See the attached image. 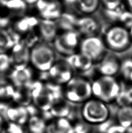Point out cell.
Masks as SVG:
<instances>
[{
  "label": "cell",
  "instance_id": "cell-1",
  "mask_svg": "<svg viewBox=\"0 0 132 133\" xmlns=\"http://www.w3.org/2000/svg\"><path fill=\"white\" fill-rule=\"evenodd\" d=\"M121 89L115 77L100 75L91 82L92 96L107 104L116 101Z\"/></svg>",
  "mask_w": 132,
  "mask_h": 133
},
{
  "label": "cell",
  "instance_id": "cell-2",
  "mask_svg": "<svg viewBox=\"0 0 132 133\" xmlns=\"http://www.w3.org/2000/svg\"><path fill=\"white\" fill-rule=\"evenodd\" d=\"M62 95L70 103L83 104L93 97L91 82L85 77L74 75L63 86Z\"/></svg>",
  "mask_w": 132,
  "mask_h": 133
},
{
  "label": "cell",
  "instance_id": "cell-3",
  "mask_svg": "<svg viewBox=\"0 0 132 133\" xmlns=\"http://www.w3.org/2000/svg\"><path fill=\"white\" fill-rule=\"evenodd\" d=\"M102 37L107 50L114 53L126 51L132 44L129 29L118 23L108 27Z\"/></svg>",
  "mask_w": 132,
  "mask_h": 133
},
{
  "label": "cell",
  "instance_id": "cell-4",
  "mask_svg": "<svg viewBox=\"0 0 132 133\" xmlns=\"http://www.w3.org/2000/svg\"><path fill=\"white\" fill-rule=\"evenodd\" d=\"M56 51L46 42H38L30 49V64L40 72H47L56 61Z\"/></svg>",
  "mask_w": 132,
  "mask_h": 133
},
{
  "label": "cell",
  "instance_id": "cell-5",
  "mask_svg": "<svg viewBox=\"0 0 132 133\" xmlns=\"http://www.w3.org/2000/svg\"><path fill=\"white\" fill-rule=\"evenodd\" d=\"M82 120L91 125H100L109 119L108 104L92 97L82 104L80 109Z\"/></svg>",
  "mask_w": 132,
  "mask_h": 133
},
{
  "label": "cell",
  "instance_id": "cell-6",
  "mask_svg": "<svg viewBox=\"0 0 132 133\" xmlns=\"http://www.w3.org/2000/svg\"><path fill=\"white\" fill-rule=\"evenodd\" d=\"M82 36L76 30H60L53 42L56 52L65 57L79 51Z\"/></svg>",
  "mask_w": 132,
  "mask_h": 133
},
{
  "label": "cell",
  "instance_id": "cell-7",
  "mask_svg": "<svg viewBox=\"0 0 132 133\" xmlns=\"http://www.w3.org/2000/svg\"><path fill=\"white\" fill-rule=\"evenodd\" d=\"M79 51L96 64L107 53V49L102 37L97 35L82 37Z\"/></svg>",
  "mask_w": 132,
  "mask_h": 133
},
{
  "label": "cell",
  "instance_id": "cell-8",
  "mask_svg": "<svg viewBox=\"0 0 132 133\" xmlns=\"http://www.w3.org/2000/svg\"><path fill=\"white\" fill-rule=\"evenodd\" d=\"M74 70L65 60L56 61L48 72L50 82L64 86L74 77Z\"/></svg>",
  "mask_w": 132,
  "mask_h": 133
},
{
  "label": "cell",
  "instance_id": "cell-9",
  "mask_svg": "<svg viewBox=\"0 0 132 133\" xmlns=\"http://www.w3.org/2000/svg\"><path fill=\"white\" fill-rule=\"evenodd\" d=\"M36 4L42 19L56 21L63 12L60 0H39Z\"/></svg>",
  "mask_w": 132,
  "mask_h": 133
},
{
  "label": "cell",
  "instance_id": "cell-10",
  "mask_svg": "<svg viewBox=\"0 0 132 133\" xmlns=\"http://www.w3.org/2000/svg\"><path fill=\"white\" fill-rule=\"evenodd\" d=\"M29 46L23 42H18L10 50V56L12 68H22L30 64Z\"/></svg>",
  "mask_w": 132,
  "mask_h": 133
},
{
  "label": "cell",
  "instance_id": "cell-11",
  "mask_svg": "<svg viewBox=\"0 0 132 133\" xmlns=\"http://www.w3.org/2000/svg\"><path fill=\"white\" fill-rule=\"evenodd\" d=\"M100 29V22L92 15H82L77 17L75 30L82 37L97 35Z\"/></svg>",
  "mask_w": 132,
  "mask_h": 133
},
{
  "label": "cell",
  "instance_id": "cell-12",
  "mask_svg": "<svg viewBox=\"0 0 132 133\" xmlns=\"http://www.w3.org/2000/svg\"><path fill=\"white\" fill-rule=\"evenodd\" d=\"M122 60L114 53L108 54L99 61L97 64V71L100 75L115 77L119 73Z\"/></svg>",
  "mask_w": 132,
  "mask_h": 133
},
{
  "label": "cell",
  "instance_id": "cell-13",
  "mask_svg": "<svg viewBox=\"0 0 132 133\" xmlns=\"http://www.w3.org/2000/svg\"><path fill=\"white\" fill-rule=\"evenodd\" d=\"M32 70L29 66L22 68H12L8 79L16 88L28 87L33 82Z\"/></svg>",
  "mask_w": 132,
  "mask_h": 133
},
{
  "label": "cell",
  "instance_id": "cell-14",
  "mask_svg": "<svg viewBox=\"0 0 132 133\" xmlns=\"http://www.w3.org/2000/svg\"><path fill=\"white\" fill-rule=\"evenodd\" d=\"M39 35L44 42L53 43L60 31L56 21L41 19L38 26Z\"/></svg>",
  "mask_w": 132,
  "mask_h": 133
},
{
  "label": "cell",
  "instance_id": "cell-15",
  "mask_svg": "<svg viewBox=\"0 0 132 133\" xmlns=\"http://www.w3.org/2000/svg\"><path fill=\"white\" fill-rule=\"evenodd\" d=\"M65 60L74 71L79 72H87L90 70L94 64L90 59L80 53L79 51L66 57Z\"/></svg>",
  "mask_w": 132,
  "mask_h": 133
},
{
  "label": "cell",
  "instance_id": "cell-16",
  "mask_svg": "<svg viewBox=\"0 0 132 133\" xmlns=\"http://www.w3.org/2000/svg\"><path fill=\"white\" fill-rule=\"evenodd\" d=\"M30 117L26 107L16 104L9 106L5 115L6 121H9L24 125Z\"/></svg>",
  "mask_w": 132,
  "mask_h": 133
},
{
  "label": "cell",
  "instance_id": "cell-17",
  "mask_svg": "<svg viewBox=\"0 0 132 133\" xmlns=\"http://www.w3.org/2000/svg\"><path fill=\"white\" fill-rule=\"evenodd\" d=\"M70 103L63 96L55 99L49 110L52 117L53 118H68L72 113V107Z\"/></svg>",
  "mask_w": 132,
  "mask_h": 133
},
{
  "label": "cell",
  "instance_id": "cell-18",
  "mask_svg": "<svg viewBox=\"0 0 132 133\" xmlns=\"http://www.w3.org/2000/svg\"><path fill=\"white\" fill-rule=\"evenodd\" d=\"M46 133H74L73 123L67 118H55L47 124Z\"/></svg>",
  "mask_w": 132,
  "mask_h": 133
},
{
  "label": "cell",
  "instance_id": "cell-19",
  "mask_svg": "<svg viewBox=\"0 0 132 133\" xmlns=\"http://www.w3.org/2000/svg\"><path fill=\"white\" fill-rule=\"evenodd\" d=\"M40 20L33 16H21L14 23V32L19 34H26L38 26Z\"/></svg>",
  "mask_w": 132,
  "mask_h": 133
},
{
  "label": "cell",
  "instance_id": "cell-20",
  "mask_svg": "<svg viewBox=\"0 0 132 133\" xmlns=\"http://www.w3.org/2000/svg\"><path fill=\"white\" fill-rule=\"evenodd\" d=\"M48 122L39 115L32 116L27 123L26 130L28 133H46Z\"/></svg>",
  "mask_w": 132,
  "mask_h": 133
},
{
  "label": "cell",
  "instance_id": "cell-21",
  "mask_svg": "<svg viewBox=\"0 0 132 133\" xmlns=\"http://www.w3.org/2000/svg\"><path fill=\"white\" fill-rule=\"evenodd\" d=\"M78 16L72 12L63 11L56 21L60 30H75Z\"/></svg>",
  "mask_w": 132,
  "mask_h": 133
},
{
  "label": "cell",
  "instance_id": "cell-22",
  "mask_svg": "<svg viewBox=\"0 0 132 133\" xmlns=\"http://www.w3.org/2000/svg\"><path fill=\"white\" fill-rule=\"evenodd\" d=\"M116 123L121 127L128 129L132 125V105L119 106L117 111Z\"/></svg>",
  "mask_w": 132,
  "mask_h": 133
},
{
  "label": "cell",
  "instance_id": "cell-23",
  "mask_svg": "<svg viewBox=\"0 0 132 133\" xmlns=\"http://www.w3.org/2000/svg\"><path fill=\"white\" fill-rule=\"evenodd\" d=\"M17 42L11 32L0 27V54L8 53Z\"/></svg>",
  "mask_w": 132,
  "mask_h": 133
},
{
  "label": "cell",
  "instance_id": "cell-24",
  "mask_svg": "<svg viewBox=\"0 0 132 133\" xmlns=\"http://www.w3.org/2000/svg\"><path fill=\"white\" fill-rule=\"evenodd\" d=\"M100 5V0H77L76 9L82 15H93Z\"/></svg>",
  "mask_w": 132,
  "mask_h": 133
},
{
  "label": "cell",
  "instance_id": "cell-25",
  "mask_svg": "<svg viewBox=\"0 0 132 133\" xmlns=\"http://www.w3.org/2000/svg\"><path fill=\"white\" fill-rule=\"evenodd\" d=\"M16 87L12 84L8 78L0 77V101L6 102L13 99Z\"/></svg>",
  "mask_w": 132,
  "mask_h": 133
},
{
  "label": "cell",
  "instance_id": "cell-26",
  "mask_svg": "<svg viewBox=\"0 0 132 133\" xmlns=\"http://www.w3.org/2000/svg\"><path fill=\"white\" fill-rule=\"evenodd\" d=\"M4 6L13 13L21 14L24 12L27 7V4L23 0H4Z\"/></svg>",
  "mask_w": 132,
  "mask_h": 133
},
{
  "label": "cell",
  "instance_id": "cell-27",
  "mask_svg": "<svg viewBox=\"0 0 132 133\" xmlns=\"http://www.w3.org/2000/svg\"><path fill=\"white\" fill-rule=\"evenodd\" d=\"M24 125L17 123L6 121L0 133H25Z\"/></svg>",
  "mask_w": 132,
  "mask_h": 133
},
{
  "label": "cell",
  "instance_id": "cell-28",
  "mask_svg": "<svg viewBox=\"0 0 132 133\" xmlns=\"http://www.w3.org/2000/svg\"><path fill=\"white\" fill-rule=\"evenodd\" d=\"M104 10L112 11L124 5V0H100Z\"/></svg>",
  "mask_w": 132,
  "mask_h": 133
},
{
  "label": "cell",
  "instance_id": "cell-29",
  "mask_svg": "<svg viewBox=\"0 0 132 133\" xmlns=\"http://www.w3.org/2000/svg\"><path fill=\"white\" fill-rule=\"evenodd\" d=\"M12 68L11 60L8 53L0 54V75L6 72Z\"/></svg>",
  "mask_w": 132,
  "mask_h": 133
},
{
  "label": "cell",
  "instance_id": "cell-30",
  "mask_svg": "<svg viewBox=\"0 0 132 133\" xmlns=\"http://www.w3.org/2000/svg\"><path fill=\"white\" fill-rule=\"evenodd\" d=\"M73 125L74 133H91L92 125L87 123L83 120L82 122H77L75 124H73Z\"/></svg>",
  "mask_w": 132,
  "mask_h": 133
},
{
  "label": "cell",
  "instance_id": "cell-31",
  "mask_svg": "<svg viewBox=\"0 0 132 133\" xmlns=\"http://www.w3.org/2000/svg\"><path fill=\"white\" fill-rule=\"evenodd\" d=\"M9 105L7 104V102L0 101V115H2L5 118L6 112L9 108Z\"/></svg>",
  "mask_w": 132,
  "mask_h": 133
},
{
  "label": "cell",
  "instance_id": "cell-32",
  "mask_svg": "<svg viewBox=\"0 0 132 133\" xmlns=\"http://www.w3.org/2000/svg\"><path fill=\"white\" fill-rule=\"evenodd\" d=\"M124 5L126 8L132 13V0H124Z\"/></svg>",
  "mask_w": 132,
  "mask_h": 133
},
{
  "label": "cell",
  "instance_id": "cell-33",
  "mask_svg": "<svg viewBox=\"0 0 132 133\" xmlns=\"http://www.w3.org/2000/svg\"><path fill=\"white\" fill-rule=\"evenodd\" d=\"M5 122H6V120L5 119V118L2 115H0V132H1L2 128H3Z\"/></svg>",
  "mask_w": 132,
  "mask_h": 133
},
{
  "label": "cell",
  "instance_id": "cell-34",
  "mask_svg": "<svg viewBox=\"0 0 132 133\" xmlns=\"http://www.w3.org/2000/svg\"><path fill=\"white\" fill-rule=\"evenodd\" d=\"M27 4H36L39 0H23Z\"/></svg>",
  "mask_w": 132,
  "mask_h": 133
},
{
  "label": "cell",
  "instance_id": "cell-35",
  "mask_svg": "<svg viewBox=\"0 0 132 133\" xmlns=\"http://www.w3.org/2000/svg\"><path fill=\"white\" fill-rule=\"evenodd\" d=\"M129 35H130V40H131V42L132 44V25L129 28Z\"/></svg>",
  "mask_w": 132,
  "mask_h": 133
},
{
  "label": "cell",
  "instance_id": "cell-36",
  "mask_svg": "<svg viewBox=\"0 0 132 133\" xmlns=\"http://www.w3.org/2000/svg\"><path fill=\"white\" fill-rule=\"evenodd\" d=\"M125 133H132V125L131 127L126 129Z\"/></svg>",
  "mask_w": 132,
  "mask_h": 133
}]
</instances>
